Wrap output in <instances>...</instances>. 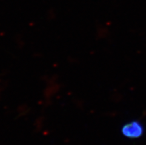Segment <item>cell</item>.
I'll return each instance as SVG.
<instances>
[{
  "instance_id": "1",
  "label": "cell",
  "mask_w": 146,
  "mask_h": 145,
  "mask_svg": "<svg viewBox=\"0 0 146 145\" xmlns=\"http://www.w3.org/2000/svg\"><path fill=\"white\" fill-rule=\"evenodd\" d=\"M121 132L125 138L137 139L143 136L145 133V127L139 120H132L122 125Z\"/></svg>"
}]
</instances>
